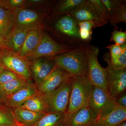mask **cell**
<instances>
[{"label": "cell", "instance_id": "obj_31", "mask_svg": "<svg viewBox=\"0 0 126 126\" xmlns=\"http://www.w3.org/2000/svg\"><path fill=\"white\" fill-rule=\"evenodd\" d=\"M107 48L110 50V62L112 63L118 59L121 54L122 51L121 45L114 44L107 46Z\"/></svg>", "mask_w": 126, "mask_h": 126}, {"label": "cell", "instance_id": "obj_21", "mask_svg": "<svg viewBox=\"0 0 126 126\" xmlns=\"http://www.w3.org/2000/svg\"><path fill=\"white\" fill-rule=\"evenodd\" d=\"M65 115L64 112L46 113L38 122L28 126H66Z\"/></svg>", "mask_w": 126, "mask_h": 126}, {"label": "cell", "instance_id": "obj_34", "mask_svg": "<svg viewBox=\"0 0 126 126\" xmlns=\"http://www.w3.org/2000/svg\"><path fill=\"white\" fill-rule=\"evenodd\" d=\"M92 31L79 29V38L83 40H88L92 38Z\"/></svg>", "mask_w": 126, "mask_h": 126}, {"label": "cell", "instance_id": "obj_15", "mask_svg": "<svg viewBox=\"0 0 126 126\" xmlns=\"http://www.w3.org/2000/svg\"><path fill=\"white\" fill-rule=\"evenodd\" d=\"M15 26V13L2 1L0 5V34L5 41Z\"/></svg>", "mask_w": 126, "mask_h": 126}, {"label": "cell", "instance_id": "obj_27", "mask_svg": "<svg viewBox=\"0 0 126 126\" xmlns=\"http://www.w3.org/2000/svg\"><path fill=\"white\" fill-rule=\"evenodd\" d=\"M94 7L98 17L106 24L110 20V18L106 11L101 0H89Z\"/></svg>", "mask_w": 126, "mask_h": 126}, {"label": "cell", "instance_id": "obj_5", "mask_svg": "<svg viewBox=\"0 0 126 126\" xmlns=\"http://www.w3.org/2000/svg\"><path fill=\"white\" fill-rule=\"evenodd\" d=\"M71 50L68 47L57 43L47 34L43 33L38 45L25 59L28 61L41 58L50 59Z\"/></svg>", "mask_w": 126, "mask_h": 126}, {"label": "cell", "instance_id": "obj_26", "mask_svg": "<svg viewBox=\"0 0 126 126\" xmlns=\"http://www.w3.org/2000/svg\"><path fill=\"white\" fill-rule=\"evenodd\" d=\"M109 21L113 26L122 22L126 24V5L124 1L111 16Z\"/></svg>", "mask_w": 126, "mask_h": 126}, {"label": "cell", "instance_id": "obj_17", "mask_svg": "<svg viewBox=\"0 0 126 126\" xmlns=\"http://www.w3.org/2000/svg\"><path fill=\"white\" fill-rule=\"evenodd\" d=\"M43 34L40 27L38 26L31 29L23 46L17 53L18 55L25 59L38 45Z\"/></svg>", "mask_w": 126, "mask_h": 126}, {"label": "cell", "instance_id": "obj_6", "mask_svg": "<svg viewBox=\"0 0 126 126\" xmlns=\"http://www.w3.org/2000/svg\"><path fill=\"white\" fill-rule=\"evenodd\" d=\"M0 53V63L5 69L15 73L20 78L31 81L29 61L6 49Z\"/></svg>", "mask_w": 126, "mask_h": 126}, {"label": "cell", "instance_id": "obj_28", "mask_svg": "<svg viewBox=\"0 0 126 126\" xmlns=\"http://www.w3.org/2000/svg\"><path fill=\"white\" fill-rule=\"evenodd\" d=\"M110 19L124 1L117 0H101Z\"/></svg>", "mask_w": 126, "mask_h": 126}, {"label": "cell", "instance_id": "obj_29", "mask_svg": "<svg viewBox=\"0 0 126 126\" xmlns=\"http://www.w3.org/2000/svg\"><path fill=\"white\" fill-rule=\"evenodd\" d=\"M122 51L118 59L113 63L110 62V56L109 62L111 67L118 69H126V43L121 45Z\"/></svg>", "mask_w": 126, "mask_h": 126}, {"label": "cell", "instance_id": "obj_19", "mask_svg": "<svg viewBox=\"0 0 126 126\" xmlns=\"http://www.w3.org/2000/svg\"><path fill=\"white\" fill-rule=\"evenodd\" d=\"M12 110L16 121L22 126H31L39 121L46 114L18 108Z\"/></svg>", "mask_w": 126, "mask_h": 126}, {"label": "cell", "instance_id": "obj_16", "mask_svg": "<svg viewBox=\"0 0 126 126\" xmlns=\"http://www.w3.org/2000/svg\"><path fill=\"white\" fill-rule=\"evenodd\" d=\"M126 121V108L117 105L105 116L98 118L94 126H116Z\"/></svg>", "mask_w": 126, "mask_h": 126}, {"label": "cell", "instance_id": "obj_38", "mask_svg": "<svg viewBox=\"0 0 126 126\" xmlns=\"http://www.w3.org/2000/svg\"><path fill=\"white\" fill-rule=\"evenodd\" d=\"M5 39L0 34V48H4Z\"/></svg>", "mask_w": 126, "mask_h": 126}, {"label": "cell", "instance_id": "obj_20", "mask_svg": "<svg viewBox=\"0 0 126 126\" xmlns=\"http://www.w3.org/2000/svg\"><path fill=\"white\" fill-rule=\"evenodd\" d=\"M55 27L59 31L68 36L79 38L78 23L69 15L60 18L56 22Z\"/></svg>", "mask_w": 126, "mask_h": 126}, {"label": "cell", "instance_id": "obj_8", "mask_svg": "<svg viewBox=\"0 0 126 126\" xmlns=\"http://www.w3.org/2000/svg\"><path fill=\"white\" fill-rule=\"evenodd\" d=\"M110 53L106 54L104 60L107 63V85L108 91L115 99L125 92L126 88V69H118L111 67L109 62Z\"/></svg>", "mask_w": 126, "mask_h": 126}, {"label": "cell", "instance_id": "obj_4", "mask_svg": "<svg viewBox=\"0 0 126 126\" xmlns=\"http://www.w3.org/2000/svg\"><path fill=\"white\" fill-rule=\"evenodd\" d=\"M88 62L87 77L93 86L107 90V71L98 60L99 49L93 45L86 47Z\"/></svg>", "mask_w": 126, "mask_h": 126}, {"label": "cell", "instance_id": "obj_10", "mask_svg": "<svg viewBox=\"0 0 126 126\" xmlns=\"http://www.w3.org/2000/svg\"><path fill=\"white\" fill-rule=\"evenodd\" d=\"M69 14L78 23L83 21H93L95 24V28L105 25L98 17L94 7L89 0H86Z\"/></svg>", "mask_w": 126, "mask_h": 126}, {"label": "cell", "instance_id": "obj_12", "mask_svg": "<svg viewBox=\"0 0 126 126\" xmlns=\"http://www.w3.org/2000/svg\"><path fill=\"white\" fill-rule=\"evenodd\" d=\"M39 93L36 85L31 81H29L23 88L7 96L3 105L12 110H14L20 107L27 99Z\"/></svg>", "mask_w": 126, "mask_h": 126}, {"label": "cell", "instance_id": "obj_30", "mask_svg": "<svg viewBox=\"0 0 126 126\" xmlns=\"http://www.w3.org/2000/svg\"><path fill=\"white\" fill-rule=\"evenodd\" d=\"M118 30V27L116 26L111 33L110 41L114 42L115 44L121 46L126 43V32Z\"/></svg>", "mask_w": 126, "mask_h": 126}, {"label": "cell", "instance_id": "obj_9", "mask_svg": "<svg viewBox=\"0 0 126 126\" xmlns=\"http://www.w3.org/2000/svg\"><path fill=\"white\" fill-rule=\"evenodd\" d=\"M73 76L56 65L47 77L36 86L39 92L45 94L55 90L68 81Z\"/></svg>", "mask_w": 126, "mask_h": 126}, {"label": "cell", "instance_id": "obj_23", "mask_svg": "<svg viewBox=\"0 0 126 126\" xmlns=\"http://www.w3.org/2000/svg\"><path fill=\"white\" fill-rule=\"evenodd\" d=\"M29 82L20 77L0 85V90L7 96H9L23 88Z\"/></svg>", "mask_w": 126, "mask_h": 126}, {"label": "cell", "instance_id": "obj_32", "mask_svg": "<svg viewBox=\"0 0 126 126\" xmlns=\"http://www.w3.org/2000/svg\"><path fill=\"white\" fill-rule=\"evenodd\" d=\"M20 78L15 73L7 69H4L0 74V85L4 84Z\"/></svg>", "mask_w": 126, "mask_h": 126}, {"label": "cell", "instance_id": "obj_1", "mask_svg": "<svg viewBox=\"0 0 126 126\" xmlns=\"http://www.w3.org/2000/svg\"><path fill=\"white\" fill-rule=\"evenodd\" d=\"M93 86L87 76L73 77L65 123L79 110L89 104Z\"/></svg>", "mask_w": 126, "mask_h": 126}, {"label": "cell", "instance_id": "obj_24", "mask_svg": "<svg viewBox=\"0 0 126 126\" xmlns=\"http://www.w3.org/2000/svg\"><path fill=\"white\" fill-rule=\"evenodd\" d=\"M16 123L12 110L0 105V125H12Z\"/></svg>", "mask_w": 126, "mask_h": 126}, {"label": "cell", "instance_id": "obj_14", "mask_svg": "<svg viewBox=\"0 0 126 126\" xmlns=\"http://www.w3.org/2000/svg\"><path fill=\"white\" fill-rule=\"evenodd\" d=\"M97 119L88 104L79 110L65 124L66 126H94Z\"/></svg>", "mask_w": 126, "mask_h": 126}, {"label": "cell", "instance_id": "obj_22", "mask_svg": "<svg viewBox=\"0 0 126 126\" xmlns=\"http://www.w3.org/2000/svg\"><path fill=\"white\" fill-rule=\"evenodd\" d=\"M20 108L36 112L46 113L43 94L40 92L27 99Z\"/></svg>", "mask_w": 126, "mask_h": 126}, {"label": "cell", "instance_id": "obj_33", "mask_svg": "<svg viewBox=\"0 0 126 126\" xmlns=\"http://www.w3.org/2000/svg\"><path fill=\"white\" fill-rule=\"evenodd\" d=\"M78 25L79 30L92 31L93 28H95V24L92 21L79 22Z\"/></svg>", "mask_w": 126, "mask_h": 126}, {"label": "cell", "instance_id": "obj_37", "mask_svg": "<svg viewBox=\"0 0 126 126\" xmlns=\"http://www.w3.org/2000/svg\"><path fill=\"white\" fill-rule=\"evenodd\" d=\"M7 96L4 94L0 90V105H3L5 99L7 97Z\"/></svg>", "mask_w": 126, "mask_h": 126}, {"label": "cell", "instance_id": "obj_43", "mask_svg": "<svg viewBox=\"0 0 126 126\" xmlns=\"http://www.w3.org/2000/svg\"><path fill=\"white\" fill-rule=\"evenodd\" d=\"M2 1L0 0V5L2 3Z\"/></svg>", "mask_w": 126, "mask_h": 126}, {"label": "cell", "instance_id": "obj_36", "mask_svg": "<svg viewBox=\"0 0 126 126\" xmlns=\"http://www.w3.org/2000/svg\"><path fill=\"white\" fill-rule=\"evenodd\" d=\"M116 103L118 106L126 108V93H123L119 97L115 99Z\"/></svg>", "mask_w": 126, "mask_h": 126}, {"label": "cell", "instance_id": "obj_18", "mask_svg": "<svg viewBox=\"0 0 126 126\" xmlns=\"http://www.w3.org/2000/svg\"><path fill=\"white\" fill-rule=\"evenodd\" d=\"M15 25L27 28L38 26L40 18L38 12L28 9L19 10L15 13Z\"/></svg>", "mask_w": 126, "mask_h": 126}, {"label": "cell", "instance_id": "obj_2", "mask_svg": "<svg viewBox=\"0 0 126 126\" xmlns=\"http://www.w3.org/2000/svg\"><path fill=\"white\" fill-rule=\"evenodd\" d=\"M50 59L56 65L64 69L73 77L87 76L86 47L82 46L71 50Z\"/></svg>", "mask_w": 126, "mask_h": 126}, {"label": "cell", "instance_id": "obj_11", "mask_svg": "<svg viewBox=\"0 0 126 126\" xmlns=\"http://www.w3.org/2000/svg\"><path fill=\"white\" fill-rule=\"evenodd\" d=\"M31 77L37 86L47 77L56 65L51 59L41 58L29 61Z\"/></svg>", "mask_w": 126, "mask_h": 126}, {"label": "cell", "instance_id": "obj_25", "mask_svg": "<svg viewBox=\"0 0 126 126\" xmlns=\"http://www.w3.org/2000/svg\"><path fill=\"white\" fill-rule=\"evenodd\" d=\"M86 0H65L59 5L57 9V14L69 13L79 5L82 4Z\"/></svg>", "mask_w": 126, "mask_h": 126}, {"label": "cell", "instance_id": "obj_41", "mask_svg": "<svg viewBox=\"0 0 126 126\" xmlns=\"http://www.w3.org/2000/svg\"><path fill=\"white\" fill-rule=\"evenodd\" d=\"M4 69V68L3 66H2L1 63H0V74L1 73V72H2Z\"/></svg>", "mask_w": 126, "mask_h": 126}, {"label": "cell", "instance_id": "obj_40", "mask_svg": "<svg viewBox=\"0 0 126 126\" xmlns=\"http://www.w3.org/2000/svg\"><path fill=\"white\" fill-rule=\"evenodd\" d=\"M0 126H19V124L16 123L12 125H0Z\"/></svg>", "mask_w": 126, "mask_h": 126}, {"label": "cell", "instance_id": "obj_13", "mask_svg": "<svg viewBox=\"0 0 126 126\" xmlns=\"http://www.w3.org/2000/svg\"><path fill=\"white\" fill-rule=\"evenodd\" d=\"M31 29L15 25L11 33L5 40L4 48L13 53H18L23 46Z\"/></svg>", "mask_w": 126, "mask_h": 126}, {"label": "cell", "instance_id": "obj_39", "mask_svg": "<svg viewBox=\"0 0 126 126\" xmlns=\"http://www.w3.org/2000/svg\"><path fill=\"white\" fill-rule=\"evenodd\" d=\"M116 126H126V121L123 122Z\"/></svg>", "mask_w": 126, "mask_h": 126}, {"label": "cell", "instance_id": "obj_35", "mask_svg": "<svg viewBox=\"0 0 126 126\" xmlns=\"http://www.w3.org/2000/svg\"><path fill=\"white\" fill-rule=\"evenodd\" d=\"M25 1L24 0H10L5 1V4L8 7L11 8V7H18L23 5Z\"/></svg>", "mask_w": 126, "mask_h": 126}, {"label": "cell", "instance_id": "obj_7", "mask_svg": "<svg viewBox=\"0 0 126 126\" xmlns=\"http://www.w3.org/2000/svg\"><path fill=\"white\" fill-rule=\"evenodd\" d=\"M89 105L98 119L110 112L117 104L108 91L93 86Z\"/></svg>", "mask_w": 126, "mask_h": 126}, {"label": "cell", "instance_id": "obj_3", "mask_svg": "<svg viewBox=\"0 0 126 126\" xmlns=\"http://www.w3.org/2000/svg\"><path fill=\"white\" fill-rule=\"evenodd\" d=\"M72 78L55 90L42 94L46 113H66L72 87Z\"/></svg>", "mask_w": 126, "mask_h": 126}, {"label": "cell", "instance_id": "obj_44", "mask_svg": "<svg viewBox=\"0 0 126 126\" xmlns=\"http://www.w3.org/2000/svg\"><path fill=\"white\" fill-rule=\"evenodd\" d=\"M19 126H21L20 125V124H19Z\"/></svg>", "mask_w": 126, "mask_h": 126}, {"label": "cell", "instance_id": "obj_42", "mask_svg": "<svg viewBox=\"0 0 126 126\" xmlns=\"http://www.w3.org/2000/svg\"><path fill=\"white\" fill-rule=\"evenodd\" d=\"M31 1L32 2H40L42 1L41 0H31Z\"/></svg>", "mask_w": 126, "mask_h": 126}]
</instances>
